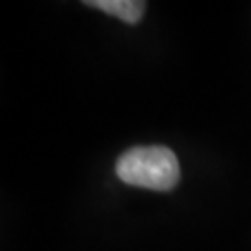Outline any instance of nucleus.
Segmentation results:
<instances>
[{
    "label": "nucleus",
    "mask_w": 251,
    "mask_h": 251,
    "mask_svg": "<svg viewBox=\"0 0 251 251\" xmlns=\"http://www.w3.org/2000/svg\"><path fill=\"white\" fill-rule=\"evenodd\" d=\"M116 173L125 184L156 192L173 190L180 179L179 160L164 145L128 149L119 156Z\"/></svg>",
    "instance_id": "obj_1"
},
{
    "label": "nucleus",
    "mask_w": 251,
    "mask_h": 251,
    "mask_svg": "<svg viewBox=\"0 0 251 251\" xmlns=\"http://www.w3.org/2000/svg\"><path fill=\"white\" fill-rule=\"evenodd\" d=\"M86 4L102 9L110 15H116L117 19L125 21L128 25H136L144 17L145 11V2H138V0H88Z\"/></svg>",
    "instance_id": "obj_2"
}]
</instances>
